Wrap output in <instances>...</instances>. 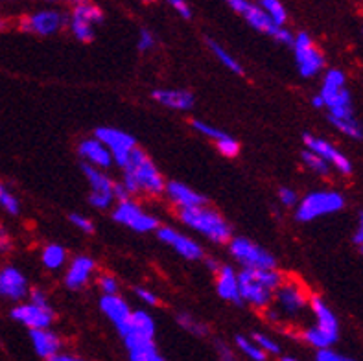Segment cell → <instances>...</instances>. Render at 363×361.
Instances as JSON below:
<instances>
[{
  "instance_id": "1",
  "label": "cell",
  "mask_w": 363,
  "mask_h": 361,
  "mask_svg": "<svg viewBox=\"0 0 363 361\" xmlns=\"http://www.w3.org/2000/svg\"><path fill=\"white\" fill-rule=\"evenodd\" d=\"M128 194H137L138 190H144L147 194H161L166 190L164 179L159 174V170L147 159L143 150L135 148L131 157H129L128 166L124 168V183Z\"/></svg>"
},
{
  "instance_id": "2",
  "label": "cell",
  "mask_w": 363,
  "mask_h": 361,
  "mask_svg": "<svg viewBox=\"0 0 363 361\" xmlns=\"http://www.w3.org/2000/svg\"><path fill=\"white\" fill-rule=\"evenodd\" d=\"M282 284V274L277 270H247L240 271L238 288L242 301L253 306L264 308L273 299V291Z\"/></svg>"
},
{
  "instance_id": "3",
  "label": "cell",
  "mask_w": 363,
  "mask_h": 361,
  "mask_svg": "<svg viewBox=\"0 0 363 361\" xmlns=\"http://www.w3.org/2000/svg\"><path fill=\"white\" fill-rule=\"evenodd\" d=\"M319 96L323 98V104L328 109V118L336 120H350L354 118V109H352V96L347 89L345 74L337 69H330L325 74Z\"/></svg>"
},
{
  "instance_id": "4",
  "label": "cell",
  "mask_w": 363,
  "mask_h": 361,
  "mask_svg": "<svg viewBox=\"0 0 363 361\" xmlns=\"http://www.w3.org/2000/svg\"><path fill=\"white\" fill-rule=\"evenodd\" d=\"M310 304H312L313 316H315L318 323L312 328L304 330L303 339L318 350H327L340 338V323H337L334 311L328 308V304L321 297H312Z\"/></svg>"
},
{
  "instance_id": "5",
  "label": "cell",
  "mask_w": 363,
  "mask_h": 361,
  "mask_svg": "<svg viewBox=\"0 0 363 361\" xmlns=\"http://www.w3.org/2000/svg\"><path fill=\"white\" fill-rule=\"evenodd\" d=\"M181 221L192 227L194 231L201 233L203 236H207L212 242L225 243L230 238V227L227 225V221L218 212L207 209V206L181 211Z\"/></svg>"
},
{
  "instance_id": "6",
  "label": "cell",
  "mask_w": 363,
  "mask_h": 361,
  "mask_svg": "<svg viewBox=\"0 0 363 361\" xmlns=\"http://www.w3.org/2000/svg\"><path fill=\"white\" fill-rule=\"evenodd\" d=\"M229 6L235 9V11H238V13L247 21L249 26H253L255 30H258V32L272 35L273 39H277V41L282 43V45L294 46L295 35H291L290 30L277 26L272 18H269V15H267L260 6L249 4V2H245V0H230Z\"/></svg>"
},
{
  "instance_id": "7",
  "label": "cell",
  "mask_w": 363,
  "mask_h": 361,
  "mask_svg": "<svg viewBox=\"0 0 363 361\" xmlns=\"http://www.w3.org/2000/svg\"><path fill=\"white\" fill-rule=\"evenodd\" d=\"M343 206H345V197L340 192H332V190L312 192L299 203L295 218L299 221H313L323 216L340 212Z\"/></svg>"
},
{
  "instance_id": "8",
  "label": "cell",
  "mask_w": 363,
  "mask_h": 361,
  "mask_svg": "<svg viewBox=\"0 0 363 361\" xmlns=\"http://www.w3.org/2000/svg\"><path fill=\"white\" fill-rule=\"evenodd\" d=\"M294 50L297 69H299V74L303 78H313L325 69V55L321 54L318 46L313 45L312 37L306 32L295 35Z\"/></svg>"
},
{
  "instance_id": "9",
  "label": "cell",
  "mask_w": 363,
  "mask_h": 361,
  "mask_svg": "<svg viewBox=\"0 0 363 361\" xmlns=\"http://www.w3.org/2000/svg\"><path fill=\"white\" fill-rule=\"evenodd\" d=\"M94 138L100 140L104 146L109 150L111 157L115 159V162L122 168H125L129 162V157L133 153V150L137 148V140L135 137H131L129 133L120 131L115 128H98L94 131Z\"/></svg>"
},
{
  "instance_id": "10",
  "label": "cell",
  "mask_w": 363,
  "mask_h": 361,
  "mask_svg": "<svg viewBox=\"0 0 363 361\" xmlns=\"http://www.w3.org/2000/svg\"><path fill=\"white\" fill-rule=\"evenodd\" d=\"M229 249L236 260L242 262L247 270H275L277 262L272 252L249 242L247 238H235L230 242Z\"/></svg>"
},
{
  "instance_id": "11",
  "label": "cell",
  "mask_w": 363,
  "mask_h": 361,
  "mask_svg": "<svg viewBox=\"0 0 363 361\" xmlns=\"http://www.w3.org/2000/svg\"><path fill=\"white\" fill-rule=\"evenodd\" d=\"M153 335H155V323L146 311H133L128 326L120 332V338L124 339L128 350L140 345L153 343Z\"/></svg>"
},
{
  "instance_id": "12",
  "label": "cell",
  "mask_w": 363,
  "mask_h": 361,
  "mask_svg": "<svg viewBox=\"0 0 363 361\" xmlns=\"http://www.w3.org/2000/svg\"><path fill=\"white\" fill-rule=\"evenodd\" d=\"M113 220L122 225H128L129 229L137 231V233H150V231L159 229V221L153 216L146 212L133 201H120L118 206L113 212Z\"/></svg>"
},
{
  "instance_id": "13",
  "label": "cell",
  "mask_w": 363,
  "mask_h": 361,
  "mask_svg": "<svg viewBox=\"0 0 363 361\" xmlns=\"http://www.w3.org/2000/svg\"><path fill=\"white\" fill-rule=\"evenodd\" d=\"M304 144H306V150L315 153L318 157H321L325 162L336 166L337 172H341V174L345 175L352 174V162H350L337 148L332 146L330 142L323 140V138L313 137V135L306 133V135H304Z\"/></svg>"
},
{
  "instance_id": "14",
  "label": "cell",
  "mask_w": 363,
  "mask_h": 361,
  "mask_svg": "<svg viewBox=\"0 0 363 361\" xmlns=\"http://www.w3.org/2000/svg\"><path fill=\"white\" fill-rule=\"evenodd\" d=\"M65 24V17L55 9H43L37 13L28 15L21 21V28L24 32L35 33V35H52Z\"/></svg>"
},
{
  "instance_id": "15",
  "label": "cell",
  "mask_w": 363,
  "mask_h": 361,
  "mask_svg": "<svg viewBox=\"0 0 363 361\" xmlns=\"http://www.w3.org/2000/svg\"><path fill=\"white\" fill-rule=\"evenodd\" d=\"M11 319L18 321L30 330H48L54 319V311L52 308H39L28 302V304H18L11 310Z\"/></svg>"
},
{
  "instance_id": "16",
  "label": "cell",
  "mask_w": 363,
  "mask_h": 361,
  "mask_svg": "<svg viewBox=\"0 0 363 361\" xmlns=\"http://www.w3.org/2000/svg\"><path fill=\"white\" fill-rule=\"evenodd\" d=\"M28 295V280L17 267L6 265L0 270V297L23 301Z\"/></svg>"
},
{
  "instance_id": "17",
  "label": "cell",
  "mask_w": 363,
  "mask_h": 361,
  "mask_svg": "<svg viewBox=\"0 0 363 361\" xmlns=\"http://www.w3.org/2000/svg\"><path fill=\"white\" fill-rule=\"evenodd\" d=\"M157 236H159L161 242L174 247L175 251L179 252L183 258H186V260H198V258L203 256V249L198 243L190 240L189 236H184V234L174 231L172 227H159L157 229Z\"/></svg>"
},
{
  "instance_id": "18",
  "label": "cell",
  "mask_w": 363,
  "mask_h": 361,
  "mask_svg": "<svg viewBox=\"0 0 363 361\" xmlns=\"http://www.w3.org/2000/svg\"><path fill=\"white\" fill-rule=\"evenodd\" d=\"M277 304L281 308L284 313L288 316H295V313H299L304 306H306V295H304L303 288H301L299 284L295 282H282L279 288H277Z\"/></svg>"
},
{
  "instance_id": "19",
  "label": "cell",
  "mask_w": 363,
  "mask_h": 361,
  "mask_svg": "<svg viewBox=\"0 0 363 361\" xmlns=\"http://www.w3.org/2000/svg\"><path fill=\"white\" fill-rule=\"evenodd\" d=\"M100 308L107 316V319L116 326L118 334L128 326L129 319H131V313H133L131 308L128 306V302L122 301L118 295H104L100 301Z\"/></svg>"
},
{
  "instance_id": "20",
  "label": "cell",
  "mask_w": 363,
  "mask_h": 361,
  "mask_svg": "<svg viewBox=\"0 0 363 361\" xmlns=\"http://www.w3.org/2000/svg\"><path fill=\"white\" fill-rule=\"evenodd\" d=\"M166 194L170 197L175 205L181 206V211H186V209H198V206L207 205V199L201 196V194L194 192L192 188H189L186 184L177 183V181H172L166 187Z\"/></svg>"
},
{
  "instance_id": "21",
  "label": "cell",
  "mask_w": 363,
  "mask_h": 361,
  "mask_svg": "<svg viewBox=\"0 0 363 361\" xmlns=\"http://www.w3.org/2000/svg\"><path fill=\"white\" fill-rule=\"evenodd\" d=\"M79 157L87 160L85 165L89 166H100V168H109L111 162H113V157H111L109 150H107L100 140L96 138H89V140L79 142L78 146Z\"/></svg>"
},
{
  "instance_id": "22",
  "label": "cell",
  "mask_w": 363,
  "mask_h": 361,
  "mask_svg": "<svg viewBox=\"0 0 363 361\" xmlns=\"http://www.w3.org/2000/svg\"><path fill=\"white\" fill-rule=\"evenodd\" d=\"M152 98L159 101L161 106L170 107V109L175 111H189L196 104V98H194L192 92L179 91V89H166V91L159 89V91L152 92Z\"/></svg>"
},
{
  "instance_id": "23",
  "label": "cell",
  "mask_w": 363,
  "mask_h": 361,
  "mask_svg": "<svg viewBox=\"0 0 363 361\" xmlns=\"http://www.w3.org/2000/svg\"><path fill=\"white\" fill-rule=\"evenodd\" d=\"M218 295L225 301L236 302L242 304V297H240V288H238V274L230 265H220L218 270V280H216Z\"/></svg>"
},
{
  "instance_id": "24",
  "label": "cell",
  "mask_w": 363,
  "mask_h": 361,
  "mask_svg": "<svg viewBox=\"0 0 363 361\" xmlns=\"http://www.w3.org/2000/svg\"><path fill=\"white\" fill-rule=\"evenodd\" d=\"M30 339H32L33 350L39 357L50 360L52 356L60 354L61 339L50 330H30Z\"/></svg>"
},
{
  "instance_id": "25",
  "label": "cell",
  "mask_w": 363,
  "mask_h": 361,
  "mask_svg": "<svg viewBox=\"0 0 363 361\" xmlns=\"http://www.w3.org/2000/svg\"><path fill=\"white\" fill-rule=\"evenodd\" d=\"M94 260L89 258V256H76L70 264L69 271H67V277H65V284L67 288L78 289L82 288L83 284L87 282L89 277H91L92 270H94Z\"/></svg>"
},
{
  "instance_id": "26",
  "label": "cell",
  "mask_w": 363,
  "mask_h": 361,
  "mask_svg": "<svg viewBox=\"0 0 363 361\" xmlns=\"http://www.w3.org/2000/svg\"><path fill=\"white\" fill-rule=\"evenodd\" d=\"M82 170L83 174H85V177H87L89 184H91L92 192L111 194V196H113V187H115V183H113L106 174H101L100 170L92 168V166L85 165V162L82 165Z\"/></svg>"
},
{
  "instance_id": "27",
  "label": "cell",
  "mask_w": 363,
  "mask_h": 361,
  "mask_svg": "<svg viewBox=\"0 0 363 361\" xmlns=\"http://www.w3.org/2000/svg\"><path fill=\"white\" fill-rule=\"evenodd\" d=\"M72 18H78V21H83L87 24H98L104 21V13L101 9L94 4H76L72 9Z\"/></svg>"
},
{
  "instance_id": "28",
  "label": "cell",
  "mask_w": 363,
  "mask_h": 361,
  "mask_svg": "<svg viewBox=\"0 0 363 361\" xmlns=\"http://www.w3.org/2000/svg\"><path fill=\"white\" fill-rule=\"evenodd\" d=\"M65 258H67V251H65L61 245H57V243L46 245L45 251H43V264H45L48 270H57V267H61Z\"/></svg>"
},
{
  "instance_id": "29",
  "label": "cell",
  "mask_w": 363,
  "mask_h": 361,
  "mask_svg": "<svg viewBox=\"0 0 363 361\" xmlns=\"http://www.w3.org/2000/svg\"><path fill=\"white\" fill-rule=\"evenodd\" d=\"M260 8L269 15V18H272L277 26L284 28L286 21H288V11H286V8L281 2H277V0H262V2H260Z\"/></svg>"
},
{
  "instance_id": "30",
  "label": "cell",
  "mask_w": 363,
  "mask_h": 361,
  "mask_svg": "<svg viewBox=\"0 0 363 361\" xmlns=\"http://www.w3.org/2000/svg\"><path fill=\"white\" fill-rule=\"evenodd\" d=\"M328 120H330V123L337 129V131H341L343 135H347V137L354 138V140H362V138H363L362 123H359L356 118H350V120L328 118Z\"/></svg>"
},
{
  "instance_id": "31",
  "label": "cell",
  "mask_w": 363,
  "mask_h": 361,
  "mask_svg": "<svg viewBox=\"0 0 363 361\" xmlns=\"http://www.w3.org/2000/svg\"><path fill=\"white\" fill-rule=\"evenodd\" d=\"M208 48H211L212 52H214V55H216L218 60L221 61V65H225L227 69L233 70L235 74H244V69H242V65L238 63V61L233 57V55L229 54V52H225V48L223 46L218 45L216 41H208Z\"/></svg>"
},
{
  "instance_id": "32",
  "label": "cell",
  "mask_w": 363,
  "mask_h": 361,
  "mask_svg": "<svg viewBox=\"0 0 363 361\" xmlns=\"http://www.w3.org/2000/svg\"><path fill=\"white\" fill-rule=\"evenodd\" d=\"M236 347L240 348V352H244L249 360L253 361H266L267 354H264L251 339L244 338V335H236Z\"/></svg>"
},
{
  "instance_id": "33",
  "label": "cell",
  "mask_w": 363,
  "mask_h": 361,
  "mask_svg": "<svg viewBox=\"0 0 363 361\" xmlns=\"http://www.w3.org/2000/svg\"><path fill=\"white\" fill-rule=\"evenodd\" d=\"M303 162L306 166H308L312 172H315V174L319 175H328L330 174V168H328V162H325V160L321 159V157H318L315 153H312V151L304 150L303 151Z\"/></svg>"
},
{
  "instance_id": "34",
  "label": "cell",
  "mask_w": 363,
  "mask_h": 361,
  "mask_svg": "<svg viewBox=\"0 0 363 361\" xmlns=\"http://www.w3.org/2000/svg\"><path fill=\"white\" fill-rule=\"evenodd\" d=\"M0 206L11 216H17L21 212V203H18L17 197L9 192L4 184H0Z\"/></svg>"
},
{
  "instance_id": "35",
  "label": "cell",
  "mask_w": 363,
  "mask_h": 361,
  "mask_svg": "<svg viewBox=\"0 0 363 361\" xmlns=\"http://www.w3.org/2000/svg\"><path fill=\"white\" fill-rule=\"evenodd\" d=\"M70 30H72L74 37H76L78 41L87 43L94 39V30H92L91 24L78 21V18H72V21H70Z\"/></svg>"
},
{
  "instance_id": "36",
  "label": "cell",
  "mask_w": 363,
  "mask_h": 361,
  "mask_svg": "<svg viewBox=\"0 0 363 361\" xmlns=\"http://www.w3.org/2000/svg\"><path fill=\"white\" fill-rule=\"evenodd\" d=\"M177 323H179L184 330H189L190 334H196V335L207 334V326L203 325V323H199V321L192 319V316H189V313H179V316H177Z\"/></svg>"
},
{
  "instance_id": "37",
  "label": "cell",
  "mask_w": 363,
  "mask_h": 361,
  "mask_svg": "<svg viewBox=\"0 0 363 361\" xmlns=\"http://www.w3.org/2000/svg\"><path fill=\"white\" fill-rule=\"evenodd\" d=\"M192 126H194V129H196V131H199L201 135H205V137H208V138H214L216 142L227 137V133L220 131L218 128H214V126H211V123L201 122V120H194Z\"/></svg>"
},
{
  "instance_id": "38",
  "label": "cell",
  "mask_w": 363,
  "mask_h": 361,
  "mask_svg": "<svg viewBox=\"0 0 363 361\" xmlns=\"http://www.w3.org/2000/svg\"><path fill=\"white\" fill-rule=\"evenodd\" d=\"M253 343L257 345L264 354H281V347L264 334H253Z\"/></svg>"
},
{
  "instance_id": "39",
  "label": "cell",
  "mask_w": 363,
  "mask_h": 361,
  "mask_svg": "<svg viewBox=\"0 0 363 361\" xmlns=\"http://www.w3.org/2000/svg\"><path fill=\"white\" fill-rule=\"evenodd\" d=\"M216 146L221 155H225V157H235L238 155V151H240V144L235 140V138L229 137V135H227L225 138L218 140Z\"/></svg>"
},
{
  "instance_id": "40",
  "label": "cell",
  "mask_w": 363,
  "mask_h": 361,
  "mask_svg": "<svg viewBox=\"0 0 363 361\" xmlns=\"http://www.w3.org/2000/svg\"><path fill=\"white\" fill-rule=\"evenodd\" d=\"M89 201H91L92 206H96V209H107L113 201V196L111 194H98L92 192L91 197H89Z\"/></svg>"
},
{
  "instance_id": "41",
  "label": "cell",
  "mask_w": 363,
  "mask_h": 361,
  "mask_svg": "<svg viewBox=\"0 0 363 361\" xmlns=\"http://www.w3.org/2000/svg\"><path fill=\"white\" fill-rule=\"evenodd\" d=\"M315 361H354L350 357L343 356V354L334 352L332 348H327V350H319L318 356H315Z\"/></svg>"
},
{
  "instance_id": "42",
  "label": "cell",
  "mask_w": 363,
  "mask_h": 361,
  "mask_svg": "<svg viewBox=\"0 0 363 361\" xmlns=\"http://www.w3.org/2000/svg\"><path fill=\"white\" fill-rule=\"evenodd\" d=\"M100 288L101 291H104V295H116V291H118V284H116V280L113 279V277L104 274L100 279Z\"/></svg>"
},
{
  "instance_id": "43",
  "label": "cell",
  "mask_w": 363,
  "mask_h": 361,
  "mask_svg": "<svg viewBox=\"0 0 363 361\" xmlns=\"http://www.w3.org/2000/svg\"><path fill=\"white\" fill-rule=\"evenodd\" d=\"M70 221H72L76 227H79L83 233L91 234L92 231H94V225H92L87 218H83V216H79V214H70Z\"/></svg>"
},
{
  "instance_id": "44",
  "label": "cell",
  "mask_w": 363,
  "mask_h": 361,
  "mask_svg": "<svg viewBox=\"0 0 363 361\" xmlns=\"http://www.w3.org/2000/svg\"><path fill=\"white\" fill-rule=\"evenodd\" d=\"M30 301H32V304H35L39 308H50L48 297H46L45 291H41V289H32L30 291Z\"/></svg>"
},
{
  "instance_id": "45",
  "label": "cell",
  "mask_w": 363,
  "mask_h": 361,
  "mask_svg": "<svg viewBox=\"0 0 363 361\" xmlns=\"http://www.w3.org/2000/svg\"><path fill=\"white\" fill-rule=\"evenodd\" d=\"M279 197H281L282 205L286 206H294L295 203H297V194H295V190H291V188H281V190H279Z\"/></svg>"
},
{
  "instance_id": "46",
  "label": "cell",
  "mask_w": 363,
  "mask_h": 361,
  "mask_svg": "<svg viewBox=\"0 0 363 361\" xmlns=\"http://www.w3.org/2000/svg\"><path fill=\"white\" fill-rule=\"evenodd\" d=\"M153 45H155V39H153V35L147 30H143L140 32V37H138V50H150V48H153Z\"/></svg>"
},
{
  "instance_id": "47",
  "label": "cell",
  "mask_w": 363,
  "mask_h": 361,
  "mask_svg": "<svg viewBox=\"0 0 363 361\" xmlns=\"http://www.w3.org/2000/svg\"><path fill=\"white\" fill-rule=\"evenodd\" d=\"M170 4L174 6L175 11H177V13H179L183 18H192V9L189 8V4H186V2H183V0H172Z\"/></svg>"
},
{
  "instance_id": "48",
  "label": "cell",
  "mask_w": 363,
  "mask_h": 361,
  "mask_svg": "<svg viewBox=\"0 0 363 361\" xmlns=\"http://www.w3.org/2000/svg\"><path fill=\"white\" fill-rule=\"evenodd\" d=\"M216 348H218V360L220 361H238V357L235 356V352H233L227 345L218 343Z\"/></svg>"
},
{
  "instance_id": "49",
  "label": "cell",
  "mask_w": 363,
  "mask_h": 361,
  "mask_svg": "<svg viewBox=\"0 0 363 361\" xmlns=\"http://www.w3.org/2000/svg\"><path fill=\"white\" fill-rule=\"evenodd\" d=\"M135 293H137V297L140 299V301H144L146 304H157V295L152 291H147V289H143V288H137L135 289Z\"/></svg>"
},
{
  "instance_id": "50",
  "label": "cell",
  "mask_w": 363,
  "mask_h": 361,
  "mask_svg": "<svg viewBox=\"0 0 363 361\" xmlns=\"http://www.w3.org/2000/svg\"><path fill=\"white\" fill-rule=\"evenodd\" d=\"M354 243L356 245L362 247L363 245V212H359V218H358V227H356V233H354Z\"/></svg>"
},
{
  "instance_id": "51",
  "label": "cell",
  "mask_w": 363,
  "mask_h": 361,
  "mask_svg": "<svg viewBox=\"0 0 363 361\" xmlns=\"http://www.w3.org/2000/svg\"><path fill=\"white\" fill-rule=\"evenodd\" d=\"M113 197H118L120 201H128L129 194L125 192V188L122 187V184H115V187H113Z\"/></svg>"
},
{
  "instance_id": "52",
  "label": "cell",
  "mask_w": 363,
  "mask_h": 361,
  "mask_svg": "<svg viewBox=\"0 0 363 361\" xmlns=\"http://www.w3.org/2000/svg\"><path fill=\"white\" fill-rule=\"evenodd\" d=\"M46 361H83L82 357L78 356H72V354H55V356H52L50 360H46Z\"/></svg>"
},
{
  "instance_id": "53",
  "label": "cell",
  "mask_w": 363,
  "mask_h": 361,
  "mask_svg": "<svg viewBox=\"0 0 363 361\" xmlns=\"http://www.w3.org/2000/svg\"><path fill=\"white\" fill-rule=\"evenodd\" d=\"M9 249V238L4 231H0V252H4Z\"/></svg>"
},
{
  "instance_id": "54",
  "label": "cell",
  "mask_w": 363,
  "mask_h": 361,
  "mask_svg": "<svg viewBox=\"0 0 363 361\" xmlns=\"http://www.w3.org/2000/svg\"><path fill=\"white\" fill-rule=\"evenodd\" d=\"M312 106L315 107V109H323V107H325V104H323V98L319 96V94H315V96L312 98Z\"/></svg>"
},
{
  "instance_id": "55",
  "label": "cell",
  "mask_w": 363,
  "mask_h": 361,
  "mask_svg": "<svg viewBox=\"0 0 363 361\" xmlns=\"http://www.w3.org/2000/svg\"><path fill=\"white\" fill-rule=\"evenodd\" d=\"M150 361H166V360L162 356H159V354H157V356H153Z\"/></svg>"
},
{
  "instance_id": "56",
  "label": "cell",
  "mask_w": 363,
  "mask_h": 361,
  "mask_svg": "<svg viewBox=\"0 0 363 361\" xmlns=\"http://www.w3.org/2000/svg\"><path fill=\"white\" fill-rule=\"evenodd\" d=\"M281 361H299V360H295V357H290V356H284Z\"/></svg>"
},
{
  "instance_id": "57",
  "label": "cell",
  "mask_w": 363,
  "mask_h": 361,
  "mask_svg": "<svg viewBox=\"0 0 363 361\" xmlns=\"http://www.w3.org/2000/svg\"><path fill=\"white\" fill-rule=\"evenodd\" d=\"M362 252H363V245H362Z\"/></svg>"
},
{
  "instance_id": "58",
  "label": "cell",
  "mask_w": 363,
  "mask_h": 361,
  "mask_svg": "<svg viewBox=\"0 0 363 361\" xmlns=\"http://www.w3.org/2000/svg\"><path fill=\"white\" fill-rule=\"evenodd\" d=\"M0 231H2V229H0Z\"/></svg>"
}]
</instances>
